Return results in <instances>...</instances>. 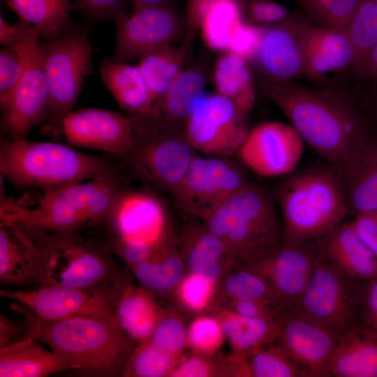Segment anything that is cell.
Listing matches in <instances>:
<instances>
[{
	"instance_id": "cell-35",
	"label": "cell",
	"mask_w": 377,
	"mask_h": 377,
	"mask_svg": "<svg viewBox=\"0 0 377 377\" xmlns=\"http://www.w3.org/2000/svg\"><path fill=\"white\" fill-rule=\"evenodd\" d=\"M20 19L30 24L47 40L61 36L70 26L74 9L71 0H6Z\"/></svg>"
},
{
	"instance_id": "cell-29",
	"label": "cell",
	"mask_w": 377,
	"mask_h": 377,
	"mask_svg": "<svg viewBox=\"0 0 377 377\" xmlns=\"http://www.w3.org/2000/svg\"><path fill=\"white\" fill-rule=\"evenodd\" d=\"M332 376L377 377V331L353 325L339 339L330 363Z\"/></svg>"
},
{
	"instance_id": "cell-43",
	"label": "cell",
	"mask_w": 377,
	"mask_h": 377,
	"mask_svg": "<svg viewBox=\"0 0 377 377\" xmlns=\"http://www.w3.org/2000/svg\"><path fill=\"white\" fill-rule=\"evenodd\" d=\"M344 31L355 51L353 66L377 45V1L358 0Z\"/></svg>"
},
{
	"instance_id": "cell-61",
	"label": "cell",
	"mask_w": 377,
	"mask_h": 377,
	"mask_svg": "<svg viewBox=\"0 0 377 377\" xmlns=\"http://www.w3.org/2000/svg\"><path fill=\"white\" fill-rule=\"evenodd\" d=\"M376 1H377V0H376Z\"/></svg>"
},
{
	"instance_id": "cell-53",
	"label": "cell",
	"mask_w": 377,
	"mask_h": 377,
	"mask_svg": "<svg viewBox=\"0 0 377 377\" xmlns=\"http://www.w3.org/2000/svg\"><path fill=\"white\" fill-rule=\"evenodd\" d=\"M352 224L362 240L377 256V211L354 216Z\"/></svg>"
},
{
	"instance_id": "cell-14",
	"label": "cell",
	"mask_w": 377,
	"mask_h": 377,
	"mask_svg": "<svg viewBox=\"0 0 377 377\" xmlns=\"http://www.w3.org/2000/svg\"><path fill=\"white\" fill-rule=\"evenodd\" d=\"M246 113L218 94H204L186 121L183 135L196 151L229 157L237 152L249 130Z\"/></svg>"
},
{
	"instance_id": "cell-34",
	"label": "cell",
	"mask_w": 377,
	"mask_h": 377,
	"mask_svg": "<svg viewBox=\"0 0 377 377\" xmlns=\"http://www.w3.org/2000/svg\"><path fill=\"white\" fill-rule=\"evenodd\" d=\"M129 269L138 283L157 297L171 295L186 272L177 239Z\"/></svg>"
},
{
	"instance_id": "cell-19",
	"label": "cell",
	"mask_w": 377,
	"mask_h": 377,
	"mask_svg": "<svg viewBox=\"0 0 377 377\" xmlns=\"http://www.w3.org/2000/svg\"><path fill=\"white\" fill-rule=\"evenodd\" d=\"M62 133L73 146L116 157L128 154L134 143L133 124L128 115L98 108L72 111L63 121Z\"/></svg>"
},
{
	"instance_id": "cell-59",
	"label": "cell",
	"mask_w": 377,
	"mask_h": 377,
	"mask_svg": "<svg viewBox=\"0 0 377 377\" xmlns=\"http://www.w3.org/2000/svg\"><path fill=\"white\" fill-rule=\"evenodd\" d=\"M133 9L172 6V0H128Z\"/></svg>"
},
{
	"instance_id": "cell-42",
	"label": "cell",
	"mask_w": 377,
	"mask_h": 377,
	"mask_svg": "<svg viewBox=\"0 0 377 377\" xmlns=\"http://www.w3.org/2000/svg\"><path fill=\"white\" fill-rule=\"evenodd\" d=\"M182 357L167 353L149 342L139 344L128 358L121 376L170 377Z\"/></svg>"
},
{
	"instance_id": "cell-51",
	"label": "cell",
	"mask_w": 377,
	"mask_h": 377,
	"mask_svg": "<svg viewBox=\"0 0 377 377\" xmlns=\"http://www.w3.org/2000/svg\"><path fill=\"white\" fill-rule=\"evenodd\" d=\"M128 0H75L74 9L86 17L103 20H114L125 11Z\"/></svg>"
},
{
	"instance_id": "cell-4",
	"label": "cell",
	"mask_w": 377,
	"mask_h": 377,
	"mask_svg": "<svg viewBox=\"0 0 377 377\" xmlns=\"http://www.w3.org/2000/svg\"><path fill=\"white\" fill-rule=\"evenodd\" d=\"M283 227V245L306 244L332 231L348 214L343 178L334 167L291 174L273 190Z\"/></svg>"
},
{
	"instance_id": "cell-24",
	"label": "cell",
	"mask_w": 377,
	"mask_h": 377,
	"mask_svg": "<svg viewBox=\"0 0 377 377\" xmlns=\"http://www.w3.org/2000/svg\"><path fill=\"white\" fill-rule=\"evenodd\" d=\"M41 256L29 237L17 226L0 223V281L2 284L41 286Z\"/></svg>"
},
{
	"instance_id": "cell-28",
	"label": "cell",
	"mask_w": 377,
	"mask_h": 377,
	"mask_svg": "<svg viewBox=\"0 0 377 377\" xmlns=\"http://www.w3.org/2000/svg\"><path fill=\"white\" fill-rule=\"evenodd\" d=\"M78 368L74 360L43 348L32 337L0 348V377H44Z\"/></svg>"
},
{
	"instance_id": "cell-27",
	"label": "cell",
	"mask_w": 377,
	"mask_h": 377,
	"mask_svg": "<svg viewBox=\"0 0 377 377\" xmlns=\"http://www.w3.org/2000/svg\"><path fill=\"white\" fill-rule=\"evenodd\" d=\"M164 305L130 276L115 302L114 316L121 330L138 345L147 342Z\"/></svg>"
},
{
	"instance_id": "cell-33",
	"label": "cell",
	"mask_w": 377,
	"mask_h": 377,
	"mask_svg": "<svg viewBox=\"0 0 377 377\" xmlns=\"http://www.w3.org/2000/svg\"><path fill=\"white\" fill-rule=\"evenodd\" d=\"M211 314L219 320L232 352L250 355L278 339L279 325L275 319L244 318L221 309Z\"/></svg>"
},
{
	"instance_id": "cell-5",
	"label": "cell",
	"mask_w": 377,
	"mask_h": 377,
	"mask_svg": "<svg viewBox=\"0 0 377 377\" xmlns=\"http://www.w3.org/2000/svg\"><path fill=\"white\" fill-rule=\"evenodd\" d=\"M223 242L231 262L244 265L283 245V227L272 193L249 182L202 222Z\"/></svg>"
},
{
	"instance_id": "cell-21",
	"label": "cell",
	"mask_w": 377,
	"mask_h": 377,
	"mask_svg": "<svg viewBox=\"0 0 377 377\" xmlns=\"http://www.w3.org/2000/svg\"><path fill=\"white\" fill-rule=\"evenodd\" d=\"M316 259V253L308 244L283 245L272 253L241 267L265 281L279 309H282L293 305L302 295Z\"/></svg>"
},
{
	"instance_id": "cell-38",
	"label": "cell",
	"mask_w": 377,
	"mask_h": 377,
	"mask_svg": "<svg viewBox=\"0 0 377 377\" xmlns=\"http://www.w3.org/2000/svg\"><path fill=\"white\" fill-rule=\"evenodd\" d=\"M246 362L240 354L186 353L170 377H242Z\"/></svg>"
},
{
	"instance_id": "cell-16",
	"label": "cell",
	"mask_w": 377,
	"mask_h": 377,
	"mask_svg": "<svg viewBox=\"0 0 377 377\" xmlns=\"http://www.w3.org/2000/svg\"><path fill=\"white\" fill-rule=\"evenodd\" d=\"M114 20L117 27L115 57L126 62L172 45L184 29V22L172 6L133 9Z\"/></svg>"
},
{
	"instance_id": "cell-45",
	"label": "cell",
	"mask_w": 377,
	"mask_h": 377,
	"mask_svg": "<svg viewBox=\"0 0 377 377\" xmlns=\"http://www.w3.org/2000/svg\"><path fill=\"white\" fill-rule=\"evenodd\" d=\"M225 334L218 318L212 314H202L190 320L187 333V349L200 353L220 351Z\"/></svg>"
},
{
	"instance_id": "cell-9",
	"label": "cell",
	"mask_w": 377,
	"mask_h": 377,
	"mask_svg": "<svg viewBox=\"0 0 377 377\" xmlns=\"http://www.w3.org/2000/svg\"><path fill=\"white\" fill-rule=\"evenodd\" d=\"M131 120L133 146L128 154L117 157L121 170L153 187L172 193L186 175L196 151L183 133Z\"/></svg>"
},
{
	"instance_id": "cell-10",
	"label": "cell",
	"mask_w": 377,
	"mask_h": 377,
	"mask_svg": "<svg viewBox=\"0 0 377 377\" xmlns=\"http://www.w3.org/2000/svg\"><path fill=\"white\" fill-rule=\"evenodd\" d=\"M15 45L22 60V75L9 103L1 108V128L8 140L27 139L29 131L45 121L49 108V91L39 52L38 33L20 19L14 24Z\"/></svg>"
},
{
	"instance_id": "cell-47",
	"label": "cell",
	"mask_w": 377,
	"mask_h": 377,
	"mask_svg": "<svg viewBox=\"0 0 377 377\" xmlns=\"http://www.w3.org/2000/svg\"><path fill=\"white\" fill-rule=\"evenodd\" d=\"M22 60L15 46L0 50V105L6 106L12 99L22 75Z\"/></svg>"
},
{
	"instance_id": "cell-22",
	"label": "cell",
	"mask_w": 377,
	"mask_h": 377,
	"mask_svg": "<svg viewBox=\"0 0 377 377\" xmlns=\"http://www.w3.org/2000/svg\"><path fill=\"white\" fill-rule=\"evenodd\" d=\"M308 244L316 256L350 279L367 281L377 278V256L362 240L351 221L341 223Z\"/></svg>"
},
{
	"instance_id": "cell-60",
	"label": "cell",
	"mask_w": 377,
	"mask_h": 377,
	"mask_svg": "<svg viewBox=\"0 0 377 377\" xmlns=\"http://www.w3.org/2000/svg\"><path fill=\"white\" fill-rule=\"evenodd\" d=\"M244 0H241V1L242 2Z\"/></svg>"
},
{
	"instance_id": "cell-55",
	"label": "cell",
	"mask_w": 377,
	"mask_h": 377,
	"mask_svg": "<svg viewBox=\"0 0 377 377\" xmlns=\"http://www.w3.org/2000/svg\"><path fill=\"white\" fill-rule=\"evenodd\" d=\"M27 337V330L24 320L18 322L0 314V348Z\"/></svg>"
},
{
	"instance_id": "cell-58",
	"label": "cell",
	"mask_w": 377,
	"mask_h": 377,
	"mask_svg": "<svg viewBox=\"0 0 377 377\" xmlns=\"http://www.w3.org/2000/svg\"><path fill=\"white\" fill-rule=\"evenodd\" d=\"M17 43L15 27L0 15V43L3 47H13Z\"/></svg>"
},
{
	"instance_id": "cell-3",
	"label": "cell",
	"mask_w": 377,
	"mask_h": 377,
	"mask_svg": "<svg viewBox=\"0 0 377 377\" xmlns=\"http://www.w3.org/2000/svg\"><path fill=\"white\" fill-rule=\"evenodd\" d=\"M10 307L24 316L28 337L74 360L84 376H121L138 346L117 323L91 316H73L46 321L37 318L17 303Z\"/></svg>"
},
{
	"instance_id": "cell-56",
	"label": "cell",
	"mask_w": 377,
	"mask_h": 377,
	"mask_svg": "<svg viewBox=\"0 0 377 377\" xmlns=\"http://www.w3.org/2000/svg\"><path fill=\"white\" fill-rule=\"evenodd\" d=\"M352 69L360 80L377 82V45L356 62Z\"/></svg>"
},
{
	"instance_id": "cell-48",
	"label": "cell",
	"mask_w": 377,
	"mask_h": 377,
	"mask_svg": "<svg viewBox=\"0 0 377 377\" xmlns=\"http://www.w3.org/2000/svg\"><path fill=\"white\" fill-rule=\"evenodd\" d=\"M263 27L243 22L235 31L229 45L230 52L246 61H253L258 51Z\"/></svg>"
},
{
	"instance_id": "cell-46",
	"label": "cell",
	"mask_w": 377,
	"mask_h": 377,
	"mask_svg": "<svg viewBox=\"0 0 377 377\" xmlns=\"http://www.w3.org/2000/svg\"><path fill=\"white\" fill-rule=\"evenodd\" d=\"M358 0H298L318 25L345 30Z\"/></svg>"
},
{
	"instance_id": "cell-15",
	"label": "cell",
	"mask_w": 377,
	"mask_h": 377,
	"mask_svg": "<svg viewBox=\"0 0 377 377\" xmlns=\"http://www.w3.org/2000/svg\"><path fill=\"white\" fill-rule=\"evenodd\" d=\"M103 228L109 235L108 244L137 240L160 250L177 239L160 199L150 192L126 187L98 228Z\"/></svg>"
},
{
	"instance_id": "cell-6",
	"label": "cell",
	"mask_w": 377,
	"mask_h": 377,
	"mask_svg": "<svg viewBox=\"0 0 377 377\" xmlns=\"http://www.w3.org/2000/svg\"><path fill=\"white\" fill-rule=\"evenodd\" d=\"M117 163L114 156L89 154L61 143L1 138V175L21 188L52 189L84 182Z\"/></svg>"
},
{
	"instance_id": "cell-1",
	"label": "cell",
	"mask_w": 377,
	"mask_h": 377,
	"mask_svg": "<svg viewBox=\"0 0 377 377\" xmlns=\"http://www.w3.org/2000/svg\"><path fill=\"white\" fill-rule=\"evenodd\" d=\"M263 87L304 143L343 177L371 131L360 103L345 92L312 89L294 81Z\"/></svg>"
},
{
	"instance_id": "cell-41",
	"label": "cell",
	"mask_w": 377,
	"mask_h": 377,
	"mask_svg": "<svg viewBox=\"0 0 377 377\" xmlns=\"http://www.w3.org/2000/svg\"><path fill=\"white\" fill-rule=\"evenodd\" d=\"M181 310L169 303L163 312L147 341L170 355L182 357L187 350V333L190 321Z\"/></svg>"
},
{
	"instance_id": "cell-39",
	"label": "cell",
	"mask_w": 377,
	"mask_h": 377,
	"mask_svg": "<svg viewBox=\"0 0 377 377\" xmlns=\"http://www.w3.org/2000/svg\"><path fill=\"white\" fill-rule=\"evenodd\" d=\"M218 288L219 283L186 270L171 295V304L191 319L199 315L211 314Z\"/></svg>"
},
{
	"instance_id": "cell-57",
	"label": "cell",
	"mask_w": 377,
	"mask_h": 377,
	"mask_svg": "<svg viewBox=\"0 0 377 377\" xmlns=\"http://www.w3.org/2000/svg\"><path fill=\"white\" fill-rule=\"evenodd\" d=\"M360 103L371 125L377 129V82H370Z\"/></svg>"
},
{
	"instance_id": "cell-2",
	"label": "cell",
	"mask_w": 377,
	"mask_h": 377,
	"mask_svg": "<svg viewBox=\"0 0 377 377\" xmlns=\"http://www.w3.org/2000/svg\"><path fill=\"white\" fill-rule=\"evenodd\" d=\"M119 163L87 182L39 189L1 200V223L27 235L98 228L126 188Z\"/></svg>"
},
{
	"instance_id": "cell-12",
	"label": "cell",
	"mask_w": 377,
	"mask_h": 377,
	"mask_svg": "<svg viewBox=\"0 0 377 377\" xmlns=\"http://www.w3.org/2000/svg\"><path fill=\"white\" fill-rule=\"evenodd\" d=\"M249 182L244 168L229 157L196 154L171 194L179 207L203 222Z\"/></svg>"
},
{
	"instance_id": "cell-13",
	"label": "cell",
	"mask_w": 377,
	"mask_h": 377,
	"mask_svg": "<svg viewBox=\"0 0 377 377\" xmlns=\"http://www.w3.org/2000/svg\"><path fill=\"white\" fill-rule=\"evenodd\" d=\"M125 283L124 281L114 288L45 285L29 290H1L0 295L16 301L23 309L43 320L91 316L117 323L115 302Z\"/></svg>"
},
{
	"instance_id": "cell-32",
	"label": "cell",
	"mask_w": 377,
	"mask_h": 377,
	"mask_svg": "<svg viewBox=\"0 0 377 377\" xmlns=\"http://www.w3.org/2000/svg\"><path fill=\"white\" fill-rule=\"evenodd\" d=\"M212 78L216 92L229 99L246 114L253 109L256 92L248 61L225 51L215 61Z\"/></svg>"
},
{
	"instance_id": "cell-40",
	"label": "cell",
	"mask_w": 377,
	"mask_h": 377,
	"mask_svg": "<svg viewBox=\"0 0 377 377\" xmlns=\"http://www.w3.org/2000/svg\"><path fill=\"white\" fill-rule=\"evenodd\" d=\"M216 297L237 300H257L279 309L270 289L258 276L246 268L232 264L219 283Z\"/></svg>"
},
{
	"instance_id": "cell-50",
	"label": "cell",
	"mask_w": 377,
	"mask_h": 377,
	"mask_svg": "<svg viewBox=\"0 0 377 377\" xmlns=\"http://www.w3.org/2000/svg\"><path fill=\"white\" fill-rule=\"evenodd\" d=\"M246 10L254 24L272 25L290 17L286 7L270 0H247Z\"/></svg>"
},
{
	"instance_id": "cell-52",
	"label": "cell",
	"mask_w": 377,
	"mask_h": 377,
	"mask_svg": "<svg viewBox=\"0 0 377 377\" xmlns=\"http://www.w3.org/2000/svg\"><path fill=\"white\" fill-rule=\"evenodd\" d=\"M213 1L186 0V13L181 47L187 55L191 53L193 43L200 28L202 16Z\"/></svg>"
},
{
	"instance_id": "cell-18",
	"label": "cell",
	"mask_w": 377,
	"mask_h": 377,
	"mask_svg": "<svg viewBox=\"0 0 377 377\" xmlns=\"http://www.w3.org/2000/svg\"><path fill=\"white\" fill-rule=\"evenodd\" d=\"M304 142L290 124L268 121L250 130L237 154L242 162L259 175H286L300 161Z\"/></svg>"
},
{
	"instance_id": "cell-11",
	"label": "cell",
	"mask_w": 377,
	"mask_h": 377,
	"mask_svg": "<svg viewBox=\"0 0 377 377\" xmlns=\"http://www.w3.org/2000/svg\"><path fill=\"white\" fill-rule=\"evenodd\" d=\"M351 279L316 256L304 293L287 308L320 325L339 339L354 325L360 304L362 288L351 283Z\"/></svg>"
},
{
	"instance_id": "cell-30",
	"label": "cell",
	"mask_w": 377,
	"mask_h": 377,
	"mask_svg": "<svg viewBox=\"0 0 377 377\" xmlns=\"http://www.w3.org/2000/svg\"><path fill=\"white\" fill-rule=\"evenodd\" d=\"M100 72L103 82L128 116L154 115V104L138 66L109 57L103 59Z\"/></svg>"
},
{
	"instance_id": "cell-36",
	"label": "cell",
	"mask_w": 377,
	"mask_h": 377,
	"mask_svg": "<svg viewBox=\"0 0 377 377\" xmlns=\"http://www.w3.org/2000/svg\"><path fill=\"white\" fill-rule=\"evenodd\" d=\"M186 60L182 48L172 45L154 50L139 59L138 66L154 105L183 70Z\"/></svg>"
},
{
	"instance_id": "cell-54",
	"label": "cell",
	"mask_w": 377,
	"mask_h": 377,
	"mask_svg": "<svg viewBox=\"0 0 377 377\" xmlns=\"http://www.w3.org/2000/svg\"><path fill=\"white\" fill-rule=\"evenodd\" d=\"M360 307L364 324L377 331V278L367 281L362 288Z\"/></svg>"
},
{
	"instance_id": "cell-26",
	"label": "cell",
	"mask_w": 377,
	"mask_h": 377,
	"mask_svg": "<svg viewBox=\"0 0 377 377\" xmlns=\"http://www.w3.org/2000/svg\"><path fill=\"white\" fill-rule=\"evenodd\" d=\"M353 45L344 30L309 24L304 40L305 76L318 79L352 68Z\"/></svg>"
},
{
	"instance_id": "cell-7",
	"label": "cell",
	"mask_w": 377,
	"mask_h": 377,
	"mask_svg": "<svg viewBox=\"0 0 377 377\" xmlns=\"http://www.w3.org/2000/svg\"><path fill=\"white\" fill-rule=\"evenodd\" d=\"M27 235L42 258L41 286L114 288L128 274L118 267L104 244L81 231Z\"/></svg>"
},
{
	"instance_id": "cell-31",
	"label": "cell",
	"mask_w": 377,
	"mask_h": 377,
	"mask_svg": "<svg viewBox=\"0 0 377 377\" xmlns=\"http://www.w3.org/2000/svg\"><path fill=\"white\" fill-rule=\"evenodd\" d=\"M342 178L348 214L355 216L377 211V132L371 129L356 161Z\"/></svg>"
},
{
	"instance_id": "cell-44",
	"label": "cell",
	"mask_w": 377,
	"mask_h": 377,
	"mask_svg": "<svg viewBox=\"0 0 377 377\" xmlns=\"http://www.w3.org/2000/svg\"><path fill=\"white\" fill-rule=\"evenodd\" d=\"M253 377H307L302 367L276 341L249 355Z\"/></svg>"
},
{
	"instance_id": "cell-17",
	"label": "cell",
	"mask_w": 377,
	"mask_h": 377,
	"mask_svg": "<svg viewBox=\"0 0 377 377\" xmlns=\"http://www.w3.org/2000/svg\"><path fill=\"white\" fill-rule=\"evenodd\" d=\"M311 22L289 17L263 26V36L253 60L263 78V85H279L305 76L304 40Z\"/></svg>"
},
{
	"instance_id": "cell-25",
	"label": "cell",
	"mask_w": 377,
	"mask_h": 377,
	"mask_svg": "<svg viewBox=\"0 0 377 377\" xmlns=\"http://www.w3.org/2000/svg\"><path fill=\"white\" fill-rule=\"evenodd\" d=\"M186 270L219 283L233 264L221 239L202 222L188 226L177 237Z\"/></svg>"
},
{
	"instance_id": "cell-8",
	"label": "cell",
	"mask_w": 377,
	"mask_h": 377,
	"mask_svg": "<svg viewBox=\"0 0 377 377\" xmlns=\"http://www.w3.org/2000/svg\"><path fill=\"white\" fill-rule=\"evenodd\" d=\"M49 91V108L42 133L60 138L62 124L78 98L84 78L91 71L92 47L86 32L71 24L59 37L39 43Z\"/></svg>"
},
{
	"instance_id": "cell-20",
	"label": "cell",
	"mask_w": 377,
	"mask_h": 377,
	"mask_svg": "<svg viewBox=\"0 0 377 377\" xmlns=\"http://www.w3.org/2000/svg\"><path fill=\"white\" fill-rule=\"evenodd\" d=\"M274 318L279 325L276 341L302 367L307 377L332 376L330 363L339 339L289 308L279 309Z\"/></svg>"
},
{
	"instance_id": "cell-49",
	"label": "cell",
	"mask_w": 377,
	"mask_h": 377,
	"mask_svg": "<svg viewBox=\"0 0 377 377\" xmlns=\"http://www.w3.org/2000/svg\"><path fill=\"white\" fill-rule=\"evenodd\" d=\"M218 309L229 311L244 318L265 319H275L276 312L279 309L273 304L263 301L237 300L216 297L212 312Z\"/></svg>"
},
{
	"instance_id": "cell-23",
	"label": "cell",
	"mask_w": 377,
	"mask_h": 377,
	"mask_svg": "<svg viewBox=\"0 0 377 377\" xmlns=\"http://www.w3.org/2000/svg\"><path fill=\"white\" fill-rule=\"evenodd\" d=\"M207 74L201 65L183 69L155 103L153 116H145L154 126L183 133L186 120L205 94Z\"/></svg>"
},
{
	"instance_id": "cell-37",
	"label": "cell",
	"mask_w": 377,
	"mask_h": 377,
	"mask_svg": "<svg viewBox=\"0 0 377 377\" xmlns=\"http://www.w3.org/2000/svg\"><path fill=\"white\" fill-rule=\"evenodd\" d=\"M243 22L241 0H214L201 20L203 41L213 50L228 51L232 36Z\"/></svg>"
}]
</instances>
